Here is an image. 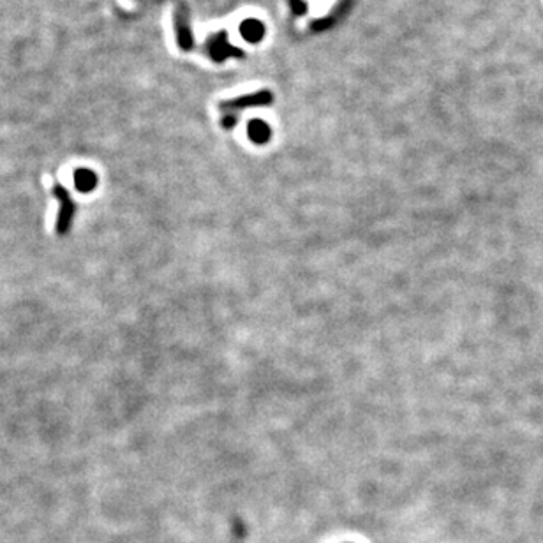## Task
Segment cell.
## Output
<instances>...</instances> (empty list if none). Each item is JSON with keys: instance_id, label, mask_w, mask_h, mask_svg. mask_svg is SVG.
I'll use <instances>...</instances> for the list:
<instances>
[{"instance_id": "6da1fadb", "label": "cell", "mask_w": 543, "mask_h": 543, "mask_svg": "<svg viewBox=\"0 0 543 543\" xmlns=\"http://www.w3.org/2000/svg\"><path fill=\"white\" fill-rule=\"evenodd\" d=\"M53 196H55L57 202H59V214H57L55 231L59 237H66V235L71 231V226H73V221L78 212V206L76 203L73 202V198H71L69 191H67L64 185L60 184L53 185Z\"/></svg>"}, {"instance_id": "7a4b0ae2", "label": "cell", "mask_w": 543, "mask_h": 543, "mask_svg": "<svg viewBox=\"0 0 543 543\" xmlns=\"http://www.w3.org/2000/svg\"><path fill=\"white\" fill-rule=\"evenodd\" d=\"M74 187L80 192H92L98 187V175L88 168H80L74 171Z\"/></svg>"}, {"instance_id": "3957f363", "label": "cell", "mask_w": 543, "mask_h": 543, "mask_svg": "<svg viewBox=\"0 0 543 543\" xmlns=\"http://www.w3.org/2000/svg\"><path fill=\"white\" fill-rule=\"evenodd\" d=\"M240 30L242 35L251 42H258L263 37V34H265V27L258 20H247L245 23H242Z\"/></svg>"}, {"instance_id": "277c9868", "label": "cell", "mask_w": 543, "mask_h": 543, "mask_svg": "<svg viewBox=\"0 0 543 543\" xmlns=\"http://www.w3.org/2000/svg\"><path fill=\"white\" fill-rule=\"evenodd\" d=\"M249 136H251L256 143H265L267 139L270 138V129L267 127V124L256 120V122H252L251 126H249Z\"/></svg>"}]
</instances>
